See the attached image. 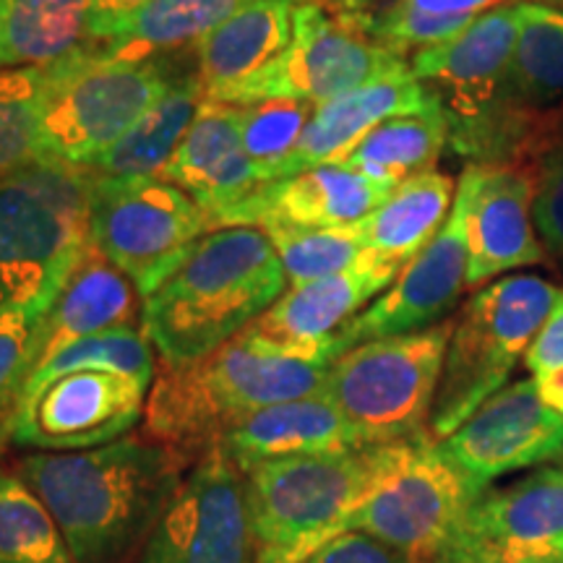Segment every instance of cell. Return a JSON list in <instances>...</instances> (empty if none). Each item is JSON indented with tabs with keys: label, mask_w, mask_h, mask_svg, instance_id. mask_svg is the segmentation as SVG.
I'll return each instance as SVG.
<instances>
[{
	"label": "cell",
	"mask_w": 563,
	"mask_h": 563,
	"mask_svg": "<svg viewBox=\"0 0 563 563\" xmlns=\"http://www.w3.org/2000/svg\"><path fill=\"white\" fill-rule=\"evenodd\" d=\"M376 3H382V0H327V9L352 13V11H368L371 5Z\"/></svg>",
	"instance_id": "obj_44"
},
{
	"label": "cell",
	"mask_w": 563,
	"mask_h": 563,
	"mask_svg": "<svg viewBox=\"0 0 563 563\" xmlns=\"http://www.w3.org/2000/svg\"><path fill=\"white\" fill-rule=\"evenodd\" d=\"M561 292L543 277L519 274L481 287L464 302L431 412L435 441L452 435L485 399L504 389Z\"/></svg>",
	"instance_id": "obj_6"
},
{
	"label": "cell",
	"mask_w": 563,
	"mask_h": 563,
	"mask_svg": "<svg viewBox=\"0 0 563 563\" xmlns=\"http://www.w3.org/2000/svg\"><path fill=\"white\" fill-rule=\"evenodd\" d=\"M201 104L203 87L199 76H178V81L139 118L136 125L110 150L97 154L84 170L118 180L159 178L194 125Z\"/></svg>",
	"instance_id": "obj_27"
},
{
	"label": "cell",
	"mask_w": 563,
	"mask_h": 563,
	"mask_svg": "<svg viewBox=\"0 0 563 563\" xmlns=\"http://www.w3.org/2000/svg\"><path fill=\"white\" fill-rule=\"evenodd\" d=\"M0 563H76L30 485L0 470Z\"/></svg>",
	"instance_id": "obj_35"
},
{
	"label": "cell",
	"mask_w": 563,
	"mask_h": 563,
	"mask_svg": "<svg viewBox=\"0 0 563 563\" xmlns=\"http://www.w3.org/2000/svg\"><path fill=\"white\" fill-rule=\"evenodd\" d=\"M439 449L477 488L488 490L498 477L561 460L563 415L540 399L532 378H522L485 399Z\"/></svg>",
	"instance_id": "obj_17"
},
{
	"label": "cell",
	"mask_w": 563,
	"mask_h": 563,
	"mask_svg": "<svg viewBox=\"0 0 563 563\" xmlns=\"http://www.w3.org/2000/svg\"><path fill=\"white\" fill-rule=\"evenodd\" d=\"M3 11H5V0H0V26H3Z\"/></svg>",
	"instance_id": "obj_46"
},
{
	"label": "cell",
	"mask_w": 563,
	"mask_h": 563,
	"mask_svg": "<svg viewBox=\"0 0 563 563\" xmlns=\"http://www.w3.org/2000/svg\"><path fill=\"white\" fill-rule=\"evenodd\" d=\"M159 178L191 196L207 211L211 230L264 186L243 146L238 110L207 100Z\"/></svg>",
	"instance_id": "obj_22"
},
{
	"label": "cell",
	"mask_w": 563,
	"mask_h": 563,
	"mask_svg": "<svg viewBox=\"0 0 563 563\" xmlns=\"http://www.w3.org/2000/svg\"><path fill=\"white\" fill-rule=\"evenodd\" d=\"M534 386H538L540 399L551 407V410L563 415V368L548 373L543 378H532Z\"/></svg>",
	"instance_id": "obj_43"
},
{
	"label": "cell",
	"mask_w": 563,
	"mask_h": 563,
	"mask_svg": "<svg viewBox=\"0 0 563 563\" xmlns=\"http://www.w3.org/2000/svg\"><path fill=\"white\" fill-rule=\"evenodd\" d=\"M538 167H483L470 207L467 290H481L511 269L548 262L534 228Z\"/></svg>",
	"instance_id": "obj_19"
},
{
	"label": "cell",
	"mask_w": 563,
	"mask_h": 563,
	"mask_svg": "<svg viewBox=\"0 0 563 563\" xmlns=\"http://www.w3.org/2000/svg\"><path fill=\"white\" fill-rule=\"evenodd\" d=\"M95 45L91 0H5L0 68L53 66Z\"/></svg>",
	"instance_id": "obj_29"
},
{
	"label": "cell",
	"mask_w": 563,
	"mask_h": 563,
	"mask_svg": "<svg viewBox=\"0 0 563 563\" xmlns=\"http://www.w3.org/2000/svg\"><path fill=\"white\" fill-rule=\"evenodd\" d=\"M55 298H40L0 313V449L11 441L24 386L32 373L40 323Z\"/></svg>",
	"instance_id": "obj_38"
},
{
	"label": "cell",
	"mask_w": 563,
	"mask_h": 563,
	"mask_svg": "<svg viewBox=\"0 0 563 563\" xmlns=\"http://www.w3.org/2000/svg\"><path fill=\"white\" fill-rule=\"evenodd\" d=\"M452 327L454 321H443L422 332L355 344L329 363L321 391L350 422L361 446L431 435Z\"/></svg>",
	"instance_id": "obj_7"
},
{
	"label": "cell",
	"mask_w": 563,
	"mask_h": 563,
	"mask_svg": "<svg viewBox=\"0 0 563 563\" xmlns=\"http://www.w3.org/2000/svg\"><path fill=\"white\" fill-rule=\"evenodd\" d=\"M327 368L241 332L201 361L162 365L146 399V431L178 452L209 449L256 410L319 394Z\"/></svg>",
	"instance_id": "obj_3"
},
{
	"label": "cell",
	"mask_w": 563,
	"mask_h": 563,
	"mask_svg": "<svg viewBox=\"0 0 563 563\" xmlns=\"http://www.w3.org/2000/svg\"><path fill=\"white\" fill-rule=\"evenodd\" d=\"M214 446H220L241 473L285 456L363 449L350 422L323 391L256 410L232 426Z\"/></svg>",
	"instance_id": "obj_24"
},
{
	"label": "cell",
	"mask_w": 563,
	"mask_h": 563,
	"mask_svg": "<svg viewBox=\"0 0 563 563\" xmlns=\"http://www.w3.org/2000/svg\"><path fill=\"white\" fill-rule=\"evenodd\" d=\"M150 384L110 371H74L24 399L11 441L37 452H84L125 439L141 420Z\"/></svg>",
	"instance_id": "obj_16"
},
{
	"label": "cell",
	"mask_w": 563,
	"mask_h": 563,
	"mask_svg": "<svg viewBox=\"0 0 563 563\" xmlns=\"http://www.w3.org/2000/svg\"><path fill=\"white\" fill-rule=\"evenodd\" d=\"M439 100L433 91L412 74L410 63L389 70L382 79L365 87L316 104L311 123L285 165L279 167L277 180L313 170L321 165H340L368 133L389 118L418 115L431 110Z\"/></svg>",
	"instance_id": "obj_21"
},
{
	"label": "cell",
	"mask_w": 563,
	"mask_h": 563,
	"mask_svg": "<svg viewBox=\"0 0 563 563\" xmlns=\"http://www.w3.org/2000/svg\"><path fill=\"white\" fill-rule=\"evenodd\" d=\"M209 232L207 211L173 183L89 175V241L136 285L141 298Z\"/></svg>",
	"instance_id": "obj_11"
},
{
	"label": "cell",
	"mask_w": 563,
	"mask_h": 563,
	"mask_svg": "<svg viewBox=\"0 0 563 563\" xmlns=\"http://www.w3.org/2000/svg\"><path fill=\"white\" fill-rule=\"evenodd\" d=\"M449 144V123L441 104L418 115L389 118L376 125L340 165L365 178L397 188L415 175L433 170Z\"/></svg>",
	"instance_id": "obj_30"
},
{
	"label": "cell",
	"mask_w": 563,
	"mask_h": 563,
	"mask_svg": "<svg viewBox=\"0 0 563 563\" xmlns=\"http://www.w3.org/2000/svg\"><path fill=\"white\" fill-rule=\"evenodd\" d=\"M300 5V0H258L196 42V76L203 100H220L224 91L241 87L277 60L295 37Z\"/></svg>",
	"instance_id": "obj_25"
},
{
	"label": "cell",
	"mask_w": 563,
	"mask_h": 563,
	"mask_svg": "<svg viewBox=\"0 0 563 563\" xmlns=\"http://www.w3.org/2000/svg\"><path fill=\"white\" fill-rule=\"evenodd\" d=\"M522 3L481 13L452 40L422 47L410 68L433 91L449 123V146L477 165L485 141L514 104L511 58Z\"/></svg>",
	"instance_id": "obj_10"
},
{
	"label": "cell",
	"mask_w": 563,
	"mask_h": 563,
	"mask_svg": "<svg viewBox=\"0 0 563 563\" xmlns=\"http://www.w3.org/2000/svg\"><path fill=\"white\" fill-rule=\"evenodd\" d=\"M514 100L527 108L563 104V9L522 3L517 45L511 58Z\"/></svg>",
	"instance_id": "obj_32"
},
{
	"label": "cell",
	"mask_w": 563,
	"mask_h": 563,
	"mask_svg": "<svg viewBox=\"0 0 563 563\" xmlns=\"http://www.w3.org/2000/svg\"><path fill=\"white\" fill-rule=\"evenodd\" d=\"M532 214L545 251L563 262V144L540 162Z\"/></svg>",
	"instance_id": "obj_39"
},
{
	"label": "cell",
	"mask_w": 563,
	"mask_h": 563,
	"mask_svg": "<svg viewBox=\"0 0 563 563\" xmlns=\"http://www.w3.org/2000/svg\"><path fill=\"white\" fill-rule=\"evenodd\" d=\"M394 188L344 165H321L292 178L264 183L241 207L224 214L222 228H344L365 220Z\"/></svg>",
	"instance_id": "obj_20"
},
{
	"label": "cell",
	"mask_w": 563,
	"mask_h": 563,
	"mask_svg": "<svg viewBox=\"0 0 563 563\" xmlns=\"http://www.w3.org/2000/svg\"><path fill=\"white\" fill-rule=\"evenodd\" d=\"M563 555V467H540L470 506L433 563H534Z\"/></svg>",
	"instance_id": "obj_15"
},
{
	"label": "cell",
	"mask_w": 563,
	"mask_h": 563,
	"mask_svg": "<svg viewBox=\"0 0 563 563\" xmlns=\"http://www.w3.org/2000/svg\"><path fill=\"white\" fill-rule=\"evenodd\" d=\"M481 165L464 167L456 196L439 235L405 266L382 298L352 319L336 334V352L384 336L412 334L431 329L446 316L467 290L470 238L467 220Z\"/></svg>",
	"instance_id": "obj_13"
},
{
	"label": "cell",
	"mask_w": 563,
	"mask_h": 563,
	"mask_svg": "<svg viewBox=\"0 0 563 563\" xmlns=\"http://www.w3.org/2000/svg\"><path fill=\"white\" fill-rule=\"evenodd\" d=\"M139 298L136 285L89 241L40 323L32 371L60 347L84 336L112 329H136V321L141 323Z\"/></svg>",
	"instance_id": "obj_23"
},
{
	"label": "cell",
	"mask_w": 563,
	"mask_h": 563,
	"mask_svg": "<svg viewBox=\"0 0 563 563\" xmlns=\"http://www.w3.org/2000/svg\"><path fill=\"white\" fill-rule=\"evenodd\" d=\"M525 368L530 371V378H543L548 373L563 368V292L540 332L534 334L525 355Z\"/></svg>",
	"instance_id": "obj_41"
},
{
	"label": "cell",
	"mask_w": 563,
	"mask_h": 563,
	"mask_svg": "<svg viewBox=\"0 0 563 563\" xmlns=\"http://www.w3.org/2000/svg\"><path fill=\"white\" fill-rule=\"evenodd\" d=\"M285 285L264 230H211L141 298V332L162 365L201 361L269 311Z\"/></svg>",
	"instance_id": "obj_2"
},
{
	"label": "cell",
	"mask_w": 563,
	"mask_h": 563,
	"mask_svg": "<svg viewBox=\"0 0 563 563\" xmlns=\"http://www.w3.org/2000/svg\"><path fill=\"white\" fill-rule=\"evenodd\" d=\"M258 0H152L150 5L115 24L89 51L102 60L139 63L159 58L178 47H194L211 30ZM323 3L327 0H300Z\"/></svg>",
	"instance_id": "obj_26"
},
{
	"label": "cell",
	"mask_w": 563,
	"mask_h": 563,
	"mask_svg": "<svg viewBox=\"0 0 563 563\" xmlns=\"http://www.w3.org/2000/svg\"><path fill=\"white\" fill-rule=\"evenodd\" d=\"M51 68H0V180L42 159V110Z\"/></svg>",
	"instance_id": "obj_34"
},
{
	"label": "cell",
	"mask_w": 563,
	"mask_h": 563,
	"mask_svg": "<svg viewBox=\"0 0 563 563\" xmlns=\"http://www.w3.org/2000/svg\"><path fill=\"white\" fill-rule=\"evenodd\" d=\"M483 493L441 454L433 435L386 443L382 467L336 534H371L418 563H433Z\"/></svg>",
	"instance_id": "obj_8"
},
{
	"label": "cell",
	"mask_w": 563,
	"mask_h": 563,
	"mask_svg": "<svg viewBox=\"0 0 563 563\" xmlns=\"http://www.w3.org/2000/svg\"><path fill=\"white\" fill-rule=\"evenodd\" d=\"M534 563H563V555H555V559H545V561H534Z\"/></svg>",
	"instance_id": "obj_45"
},
{
	"label": "cell",
	"mask_w": 563,
	"mask_h": 563,
	"mask_svg": "<svg viewBox=\"0 0 563 563\" xmlns=\"http://www.w3.org/2000/svg\"><path fill=\"white\" fill-rule=\"evenodd\" d=\"M405 266L373 256L368 251L350 269L306 285H290L269 311L243 332L282 355L329 365L336 352V334L363 308L389 290Z\"/></svg>",
	"instance_id": "obj_18"
},
{
	"label": "cell",
	"mask_w": 563,
	"mask_h": 563,
	"mask_svg": "<svg viewBox=\"0 0 563 563\" xmlns=\"http://www.w3.org/2000/svg\"><path fill=\"white\" fill-rule=\"evenodd\" d=\"M302 563H418L397 548L363 532H344L308 555Z\"/></svg>",
	"instance_id": "obj_40"
},
{
	"label": "cell",
	"mask_w": 563,
	"mask_h": 563,
	"mask_svg": "<svg viewBox=\"0 0 563 563\" xmlns=\"http://www.w3.org/2000/svg\"><path fill=\"white\" fill-rule=\"evenodd\" d=\"M405 63L373 42L355 13L332 11L323 3H302L295 16L290 47L262 74L224 91L214 102L230 108L264 100L323 104L382 79Z\"/></svg>",
	"instance_id": "obj_12"
},
{
	"label": "cell",
	"mask_w": 563,
	"mask_h": 563,
	"mask_svg": "<svg viewBox=\"0 0 563 563\" xmlns=\"http://www.w3.org/2000/svg\"><path fill=\"white\" fill-rule=\"evenodd\" d=\"M180 452L118 439L84 452H37L16 475L45 504L76 563H118L150 538L178 493Z\"/></svg>",
	"instance_id": "obj_1"
},
{
	"label": "cell",
	"mask_w": 563,
	"mask_h": 563,
	"mask_svg": "<svg viewBox=\"0 0 563 563\" xmlns=\"http://www.w3.org/2000/svg\"><path fill=\"white\" fill-rule=\"evenodd\" d=\"M74 371H110L121 376L136 378L141 384H154L157 365H154V347L141 329H112L95 336H84L79 342H70L55 355L47 357L32 371L30 382L24 386V399L42 389L53 378L66 376Z\"/></svg>",
	"instance_id": "obj_33"
},
{
	"label": "cell",
	"mask_w": 563,
	"mask_h": 563,
	"mask_svg": "<svg viewBox=\"0 0 563 563\" xmlns=\"http://www.w3.org/2000/svg\"><path fill=\"white\" fill-rule=\"evenodd\" d=\"M290 285L332 277L365 256L361 222L344 228H264Z\"/></svg>",
	"instance_id": "obj_36"
},
{
	"label": "cell",
	"mask_w": 563,
	"mask_h": 563,
	"mask_svg": "<svg viewBox=\"0 0 563 563\" xmlns=\"http://www.w3.org/2000/svg\"><path fill=\"white\" fill-rule=\"evenodd\" d=\"M454 196V178L435 167L399 183L382 207L361 220L365 251L407 266L439 235Z\"/></svg>",
	"instance_id": "obj_28"
},
{
	"label": "cell",
	"mask_w": 563,
	"mask_h": 563,
	"mask_svg": "<svg viewBox=\"0 0 563 563\" xmlns=\"http://www.w3.org/2000/svg\"><path fill=\"white\" fill-rule=\"evenodd\" d=\"M42 110V159L87 167L178 81L165 58L115 63L91 51L53 63Z\"/></svg>",
	"instance_id": "obj_9"
},
{
	"label": "cell",
	"mask_w": 563,
	"mask_h": 563,
	"mask_svg": "<svg viewBox=\"0 0 563 563\" xmlns=\"http://www.w3.org/2000/svg\"><path fill=\"white\" fill-rule=\"evenodd\" d=\"M511 3H543L551 0H386L376 11H352L363 32L386 51L405 58L422 47L452 40L481 13Z\"/></svg>",
	"instance_id": "obj_31"
},
{
	"label": "cell",
	"mask_w": 563,
	"mask_h": 563,
	"mask_svg": "<svg viewBox=\"0 0 563 563\" xmlns=\"http://www.w3.org/2000/svg\"><path fill=\"white\" fill-rule=\"evenodd\" d=\"M238 110V129L245 152L262 183L277 180L279 167L285 165L295 146L311 123L316 104L300 100H264L241 104Z\"/></svg>",
	"instance_id": "obj_37"
},
{
	"label": "cell",
	"mask_w": 563,
	"mask_h": 563,
	"mask_svg": "<svg viewBox=\"0 0 563 563\" xmlns=\"http://www.w3.org/2000/svg\"><path fill=\"white\" fill-rule=\"evenodd\" d=\"M382 462L384 446H363L285 456L243 473L256 563H302L334 540Z\"/></svg>",
	"instance_id": "obj_4"
},
{
	"label": "cell",
	"mask_w": 563,
	"mask_h": 563,
	"mask_svg": "<svg viewBox=\"0 0 563 563\" xmlns=\"http://www.w3.org/2000/svg\"><path fill=\"white\" fill-rule=\"evenodd\" d=\"M89 245V175L40 159L0 180V313L55 298Z\"/></svg>",
	"instance_id": "obj_5"
},
{
	"label": "cell",
	"mask_w": 563,
	"mask_h": 563,
	"mask_svg": "<svg viewBox=\"0 0 563 563\" xmlns=\"http://www.w3.org/2000/svg\"><path fill=\"white\" fill-rule=\"evenodd\" d=\"M141 563H256L243 473L220 446L183 477Z\"/></svg>",
	"instance_id": "obj_14"
},
{
	"label": "cell",
	"mask_w": 563,
	"mask_h": 563,
	"mask_svg": "<svg viewBox=\"0 0 563 563\" xmlns=\"http://www.w3.org/2000/svg\"><path fill=\"white\" fill-rule=\"evenodd\" d=\"M150 3L152 0H91V9H95V45L104 32Z\"/></svg>",
	"instance_id": "obj_42"
}]
</instances>
